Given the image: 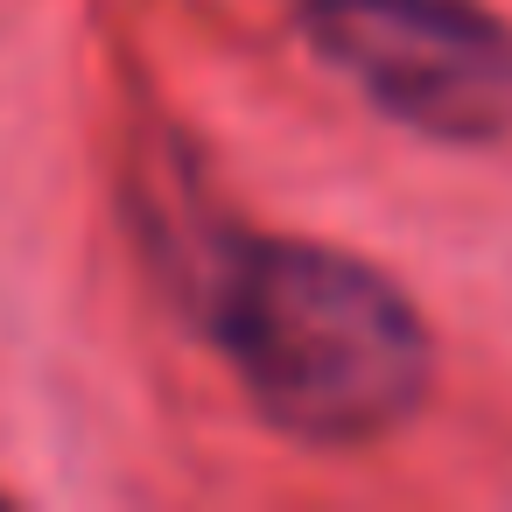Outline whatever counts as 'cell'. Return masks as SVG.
Listing matches in <instances>:
<instances>
[{
    "instance_id": "obj_1",
    "label": "cell",
    "mask_w": 512,
    "mask_h": 512,
    "mask_svg": "<svg viewBox=\"0 0 512 512\" xmlns=\"http://www.w3.org/2000/svg\"><path fill=\"white\" fill-rule=\"evenodd\" d=\"M197 295L239 386L295 442H372L428 393V323L337 246L218 239Z\"/></svg>"
},
{
    "instance_id": "obj_2",
    "label": "cell",
    "mask_w": 512,
    "mask_h": 512,
    "mask_svg": "<svg viewBox=\"0 0 512 512\" xmlns=\"http://www.w3.org/2000/svg\"><path fill=\"white\" fill-rule=\"evenodd\" d=\"M302 29L386 120L414 134H512V29L477 0H309Z\"/></svg>"
}]
</instances>
